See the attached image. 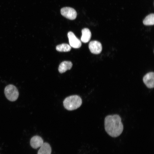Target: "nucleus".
I'll list each match as a JSON object with an SVG mask.
<instances>
[{"label": "nucleus", "instance_id": "20e7f679", "mask_svg": "<svg viewBox=\"0 0 154 154\" xmlns=\"http://www.w3.org/2000/svg\"><path fill=\"white\" fill-rule=\"evenodd\" d=\"M60 12L63 16L71 20L75 19L76 17L77 13L76 10L70 7L62 8L60 10Z\"/></svg>", "mask_w": 154, "mask_h": 154}, {"label": "nucleus", "instance_id": "7ed1b4c3", "mask_svg": "<svg viewBox=\"0 0 154 154\" xmlns=\"http://www.w3.org/2000/svg\"><path fill=\"white\" fill-rule=\"evenodd\" d=\"M4 93L6 98L11 101L16 100L19 95L17 88L15 86L12 84H9L5 87Z\"/></svg>", "mask_w": 154, "mask_h": 154}, {"label": "nucleus", "instance_id": "1a4fd4ad", "mask_svg": "<svg viewBox=\"0 0 154 154\" xmlns=\"http://www.w3.org/2000/svg\"><path fill=\"white\" fill-rule=\"evenodd\" d=\"M72 62L69 61H64L60 64L58 67V71L61 73L65 72L68 70H70L72 67Z\"/></svg>", "mask_w": 154, "mask_h": 154}, {"label": "nucleus", "instance_id": "f03ea898", "mask_svg": "<svg viewBox=\"0 0 154 154\" xmlns=\"http://www.w3.org/2000/svg\"><path fill=\"white\" fill-rule=\"evenodd\" d=\"M82 100L80 96L72 95L66 98L63 101V105L66 109L72 110L78 108L82 104Z\"/></svg>", "mask_w": 154, "mask_h": 154}, {"label": "nucleus", "instance_id": "9b49d317", "mask_svg": "<svg viewBox=\"0 0 154 154\" xmlns=\"http://www.w3.org/2000/svg\"><path fill=\"white\" fill-rule=\"evenodd\" d=\"M82 35L81 38V41L83 42L87 43L90 40L91 33L90 30L87 28H84L82 31Z\"/></svg>", "mask_w": 154, "mask_h": 154}, {"label": "nucleus", "instance_id": "9d476101", "mask_svg": "<svg viewBox=\"0 0 154 154\" xmlns=\"http://www.w3.org/2000/svg\"><path fill=\"white\" fill-rule=\"evenodd\" d=\"M51 148L50 144L45 142L40 147L37 154H51Z\"/></svg>", "mask_w": 154, "mask_h": 154}, {"label": "nucleus", "instance_id": "f8f14e48", "mask_svg": "<svg viewBox=\"0 0 154 154\" xmlns=\"http://www.w3.org/2000/svg\"><path fill=\"white\" fill-rule=\"evenodd\" d=\"M143 24L146 25H153L154 24V14L151 13L147 16L143 21Z\"/></svg>", "mask_w": 154, "mask_h": 154}, {"label": "nucleus", "instance_id": "6e6552de", "mask_svg": "<svg viewBox=\"0 0 154 154\" xmlns=\"http://www.w3.org/2000/svg\"><path fill=\"white\" fill-rule=\"evenodd\" d=\"M43 143L42 138L38 135L33 137L31 138L30 142L31 147L35 149H37L40 147Z\"/></svg>", "mask_w": 154, "mask_h": 154}, {"label": "nucleus", "instance_id": "423d86ee", "mask_svg": "<svg viewBox=\"0 0 154 154\" xmlns=\"http://www.w3.org/2000/svg\"><path fill=\"white\" fill-rule=\"evenodd\" d=\"M89 48L91 52L95 54L100 53L102 50L101 44L96 40L90 41L89 44Z\"/></svg>", "mask_w": 154, "mask_h": 154}, {"label": "nucleus", "instance_id": "39448f33", "mask_svg": "<svg viewBox=\"0 0 154 154\" xmlns=\"http://www.w3.org/2000/svg\"><path fill=\"white\" fill-rule=\"evenodd\" d=\"M68 37L70 46L74 48H78L81 47L82 45L81 41L72 32H68Z\"/></svg>", "mask_w": 154, "mask_h": 154}, {"label": "nucleus", "instance_id": "0eeeda50", "mask_svg": "<svg viewBox=\"0 0 154 154\" xmlns=\"http://www.w3.org/2000/svg\"><path fill=\"white\" fill-rule=\"evenodd\" d=\"M143 81L146 86L149 88L154 87V73L151 72L146 74L143 78Z\"/></svg>", "mask_w": 154, "mask_h": 154}, {"label": "nucleus", "instance_id": "f257e3e1", "mask_svg": "<svg viewBox=\"0 0 154 154\" xmlns=\"http://www.w3.org/2000/svg\"><path fill=\"white\" fill-rule=\"evenodd\" d=\"M106 131L110 136L116 137L122 133L123 127L120 116L117 114L107 116L104 119Z\"/></svg>", "mask_w": 154, "mask_h": 154}, {"label": "nucleus", "instance_id": "ddd939ff", "mask_svg": "<svg viewBox=\"0 0 154 154\" xmlns=\"http://www.w3.org/2000/svg\"><path fill=\"white\" fill-rule=\"evenodd\" d=\"M56 49L59 52H66L70 51L71 47L68 44L63 43L57 45Z\"/></svg>", "mask_w": 154, "mask_h": 154}]
</instances>
